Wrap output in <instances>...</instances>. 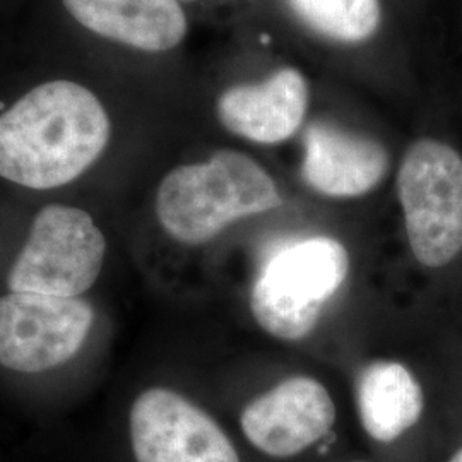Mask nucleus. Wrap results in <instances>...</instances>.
Wrapping results in <instances>:
<instances>
[{
	"label": "nucleus",
	"mask_w": 462,
	"mask_h": 462,
	"mask_svg": "<svg viewBox=\"0 0 462 462\" xmlns=\"http://www.w3.org/2000/svg\"><path fill=\"white\" fill-rule=\"evenodd\" d=\"M309 106L305 76L284 67L264 83L242 84L226 89L217 99L221 125L257 144H280L297 134Z\"/></svg>",
	"instance_id": "9"
},
{
	"label": "nucleus",
	"mask_w": 462,
	"mask_h": 462,
	"mask_svg": "<svg viewBox=\"0 0 462 462\" xmlns=\"http://www.w3.org/2000/svg\"><path fill=\"white\" fill-rule=\"evenodd\" d=\"M106 240L83 209L50 204L34 216L30 236L7 276L11 291L78 298L98 280Z\"/></svg>",
	"instance_id": "5"
},
{
	"label": "nucleus",
	"mask_w": 462,
	"mask_h": 462,
	"mask_svg": "<svg viewBox=\"0 0 462 462\" xmlns=\"http://www.w3.org/2000/svg\"><path fill=\"white\" fill-rule=\"evenodd\" d=\"M93 322L95 310L83 298L11 291L0 297V365L38 374L67 364Z\"/></svg>",
	"instance_id": "6"
},
{
	"label": "nucleus",
	"mask_w": 462,
	"mask_h": 462,
	"mask_svg": "<svg viewBox=\"0 0 462 462\" xmlns=\"http://www.w3.org/2000/svg\"><path fill=\"white\" fill-rule=\"evenodd\" d=\"M281 206L273 177L240 151L221 149L202 163L168 171L156 192L162 228L179 244L202 245L230 225Z\"/></svg>",
	"instance_id": "2"
},
{
	"label": "nucleus",
	"mask_w": 462,
	"mask_h": 462,
	"mask_svg": "<svg viewBox=\"0 0 462 462\" xmlns=\"http://www.w3.org/2000/svg\"><path fill=\"white\" fill-rule=\"evenodd\" d=\"M389 171V152L379 141L312 124L305 133L301 177L320 196L355 199L379 187Z\"/></svg>",
	"instance_id": "10"
},
{
	"label": "nucleus",
	"mask_w": 462,
	"mask_h": 462,
	"mask_svg": "<svg viewBox=\"0 0 462 462\" xmlns=\"http://www.w3.org/2000/svg\"><path fill=\"white\" fill-rule=\"evenodd\" d=\"M67 13L91 33L116 43L166 51L182 43L187 17L179 0H62Z\"/></svg>",
	"instance_id": "11"
},
{
	"label": "nucleus",
	"mask_w": 462,
	"mask_h": 462,
	"mask_svg": "<svg viewBox=\"0 0 462 462\" xmlns=\"http://www.w3.org/2000/svg\"><path fill=\"white\" fill-rule=\"evenodd\" d=\"M355 462H365V461H355Z\"/></svg>",
	"instance_id": "15"
},
{
	"label": "nucleus",
	"mask_w": 462,
	"mask_h": 462,
	"mask_svg": "<svg viewBox=\"0 0 462 462\" xmlns=\"http://www.w3.org/2000/svg\"><path fill=\"white\" fill-rule=\"evenodd\" d=\"M112 134L98 97L72 81H49L0 114V177L34 189H57L81 177Z\"/></svg>",
	"instance_id": "1"
},
{
	"label": "nucleus",
	"mask_w": 462,
	"mask_h": 462,
	"mask_svg": "<svg viewBox=\"0 0 462 462\" xmlns=\"http://www.w3.org/2000/svg\"><path fill=\"white\" fill-rule=\"evenodd\" d=\"M129 433L135 462H242L211 414L165 387L135 397Z\"/></svg>",
	"instance_id": "7"
},
{
	"label": "nucleus",
	"mask_w": 462,
	"mask_h": 462,
	"mask_svg": "<svg viewBox=\"0 0 462 462\" xmlns=\"http://www.w3.org/2000/svg\"><path fill=\"white\" fill-rule=\"evenodd\" d=\"M356 408L366 435L379 444H393L421 420L425 393L408 366L380 360L358 377Z\"/></svg>",
	"instance_id": "12"
},
{
	"label": "nucleus",
	"mask_w": 462,
	"mask_h": 462,
	"mask_svg": "<svg viewBox=\"0 0 462 462\" xmlns=\"http://www.w3.org/2000/svg\"><path fill=\"white\" fill-rule=\"evenodd\" d=\"M349 255L339 240L312 236L278 248L250 291V312L265 334L297 343L314 332L324 307L345 284Z\"/></svg>",
	"instance_id": "3"
},
{
	"label": "nucleus",
	"mask_w": 462,
	"mask_h": 462,
	"mask_svg": "<svg viewBox=\"0 0 462 462\" xmlns=\"http://www.w3.org/2000/svg\"><path fill=\"white\" fill-rule=\"evenodd\" d=\"M397 198L414 259L429 269L462 252V156L437 139H420L397 173Z\"/></svg>",
	"instance_id": "4"
},
{
	"label": "nucleus",
	"mask_w": 462,
	"mask_h": 462,
	"mask_svg": "<svg viewBox=\"0 0 462 462\" xmlns=\"http://www.w3.org/2000/svg\"><path fill=\"white\" fill-rule=\"evenodd\" d=\"M309 28L339 43H362L382 21L380 0H286Z\"/></svg>",
	"instance_id": "13"
},
{
	"label": "nucleus",
	"mask_w": 462,
	"mask_h": 462,
	"mask_svg": "<svg viewBox=\"0 0 462 462\" xmlns=\"http://www.w3.org/2000/svg\"><path fill=\"white\" fill-rule=\"evenodd\" d=\"M448 462H462V447H459V448L450 456Z\"/></svg>",
	"instance_id": "14"
},
{
	"label": "nucleus",
	"mask_w": 462,
	"mask_h": 462,
	"mask_svg": "<svg viewBox=\"0 0 462 462\" xmlns=\"http://www.w3.org/2000/svg\"><path fill=\"white\" fill-rule=\"evenodd\" d=\"M336 404L322 382L309 375L284 379L248 402L240 427L248 442L274 459H288L329 435Z\"/></svg>",
	"instance_id": "8"
}]
</instances>
